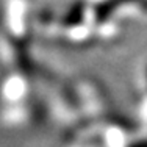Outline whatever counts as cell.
I'll list each match as a JSON object with an SVG mask.
<instances>
[{
	"label": "cell",
	"instance_id": "cell-1",
	"mask_svg": "<svg viewBox=\"0 0 147 147\" xmlns=\"http://www.w3.org/2000/svg\"><path fill=\"white\" fill-rule=\"evenodd\" d=\"M85 13H86V3L83 0H75L61 17V24L66 28H74L78 27L80 24H83L85 19Z\"/></svg>",
	"mask_w": 147,
	"mask_h": 147
},
{
	"label": "cell",
	"instance_id": "cell-2",
	"mask_svg": "<svg viewBox=\"0 0 147 147\" xmlns=\"http://www.w3.org/2000/svg\"><path fill=\"white\" fill-rule=\"evenodd\" d=\"M121 6V3L117 0H102L99 2L92 9L94 19L97 24H105L107 20H110L113 14L117 11V8Z\"/></svg>",
	"mask_w": 147,
	"mask_h": 147
},
{
	"label": "cell",
	"instance_id": "cell-3",
	"mask_svg": "<svg viewBox=\"0 0 147 147\" xmlns=\"http://www.w3.org/2000/svg\"><path fill=\"white\" fill-rule=\"evenodd\" d=\"M117 2L121 3V5H125V3H136L138 0H117Z\"/></svg>",
	"mask_w": 147,
	"mask_h": 147
}]
</instances>
